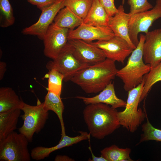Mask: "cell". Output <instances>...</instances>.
Here are the masks:
<instances>
[{
    "mask_svg": "<svg viewBox=\"0 0 161 161\" xmlns=\"http://www.w3.org/2000/svg\"><path fill=\"white\" fill-rule=\"evenodd\" d=\"M118 70L115 61L106 58L77 72L70 81L79 86L86 93H97L111 83Z\"/></svg>",
    "mask_w": 161,
    "mask_h": 161,
    "instance_id": "1",
    "label": "cell"
},
{
    "mask_svg": "<svg viewBox=\"0 0 161 161\" xmlns=\"http://www.w3.org/2000/svg\"><path fill=\"white\" fill-rule=\"evenodd\" d=\"M118 112L108 105L99 103L87 105L83 116L89 134L92 137L102 139L120 126Z\"/></svg>",
    "mask_w": 161,
    "mask_h": 161,
    "instance_id": "2",
    "label": "cell"
},
{
    "mask_svg": "<svg viewBox=\"0 0 161 161\" xmlns=\"http://www.w3.org/2000/svg\"><path fill=\"white\" fill-rule=\"evenodd\" d=\"M145 39V35L141 33L138 44L129 58L126 65L117 72L116 76L122 80L126 91L141 83L144 76L151 69L150 65L145 64L143 60V47Z\"/></svg>",
    "mask_w": 161,
    "mask_h": 161,
    "instance_id": "3",
    "label": "cell"
},
{
    "mask_svg": "<svg viewBox=\"0 0 161 161\" xmlns=\"http://www.w3.org/2000/svg\"><path fill=\"white\" fill-rule=\"evenodd\" d=\"M144 80L136 87L128 91V97L124 110L118 112L120 125L131 132L136 131L146 117V112L138 108L144 89Z\"/></svg>",
    "mask_w": 161,
    "mask_h": 161,
    "instance_id": "4",
    "label": "cell"
},
{
    "mask_svg": "<svg viewBox=\"0 0 161 161\" xmlns=\"http://www.w3.org/2000/svg\"><path fill=\"white\" fill-rule=\"evenodd\" d=\"M21 110L24 113L21 115L24 123L18 131L31 142L34 134L38 133L44 128L49 118L48 111L44 109L43 103L38 99L35 106L29 105L23 101Z\"/></svg>",
    "mask_w": 161,
    "mask_h": 161,
    "instance_id": "5",
    "label": "cell"
},
{
    "mask_svg": "<svg viewBox=\"0 0 161 161\" xmlns=\"http://www.w3.org/2000/svg\"><path fill=\"white\" fill-rule=\"evenodd\" d=\"M29 141L23 134L13 131L0 140V161H30Z\"/></svg>",
    "mask_w": 161,
    "mask_h": 161,
    "instance_id": "6",
    "label": "cell"
},
{
    "mask_svg": "<svg viewBox=\"0 0 161 161\" xmlns=\"http://www.w3.org/2000/svg\"><path fill=\"white\" fill-rule=\"evenodd\" d=\"M90 66L80 63L73 54L72 47L68 42L57 57L49 61L47 69H56L64 76V81L70 80L80 70Z\"/></svg>",
    "mask_w": 161,
    "mask_h": 161,
    "instance_id": "7",
    "label": "cell"
},
{
    "mask_svg": "<svg viewBox=\"0 0 161 161\" xmlns=\"http://www.w3.org/2000/svg\"><path fill=\"white\" fill-rule=\"evenodd\" d=\"M161 17V0H156V4L151 10L131 16L129 24L130 38L137 47L139 40L138 34H145L153 22Z\"/></svg>",
    "mask_w": 161,
    "mask_h": 161,
    "instance_id": "8",
    "label": "cell"
},
{
    "mask_svg": "<svg viewBox=\"0 0 161 161\" xmlns=\"http://www.w3.org/2000/svg\"><path fill=\"white\" fill-rule=\"evenodd\" d=\"M69 30L59 27L53 22L43 38L45 55L52 60L56 58L68 43Z\"/></svg>",
    "mask_w": 161,
    "mask_h": 161,
    "instance_id": "9",
    "label": "cell"
},
{
    "mask_svg": "<svg viewBox=\"0 0 161 161\" xmlns=\"http://www.w3.org/2000/svg\"><path fill=\"white\" fill-rule=\"evenodd\" d=\"M89 43L102 49L106 58L122 64L134 50L125 40L115 36L108 40Z\"/></svg>",
    "mask_w": 161,
    "mask_h": 161,
    "instance_id": "10",
    "label": "cell"
},
{
    "mask_svg": "<svg viewBox=\"0 0 161 161\" xmlns=\"http://www.w3.org/2000/svg\"><path fill=\"white\" fill-rule=\"evenodd\" d=\"M65 7L64 0H57L51 5L44 8L37 21L29 27L23 29L22 33L25 35L36 36L43 40L49 26L59 11Z\"/></svg>",
    "mask_w": 161,
    "mask_h": 161,
    "instance_id": "11",
    "label": "cell"
},
{
    "mask_svg": "<svg viewBox=\"0 0 161 161\" xmlns=\"http://www.w3.org/2000/svg\"><path fill=\"white\" fill-rule=\"evenodd\" d=\"M76 58L81 63L93 65L106 58L103 51L93 45L78 39L68 40Z\"/></svg>",
    "mask_w": 161,
    "mask_h": 161,
    "instance_id": "12",
    "label": "cell"
},
{
    "mask_svg": "<svg viewBox=\"0 0 161 161\" xmlns=\"http://www.w3.org/2000/svg\"><path fill=\"white\" fill-rule=\"evenodd\" d=\"M114 36L109 27L96 26L83 23L75 29L69 30L68 39H78L89 43L96 40H108Z\"/></svg>",
    "mask_w": 161,
    "mask_h": 161,
    "instance_id": "13",
    "label": "cell"
},
{
    "mask_svg": "<svg viewBox=\"0 0 161 161\" xmlns=\"http://www.w3.org/2000/svg\"><path fill=\"white\" fill-rule=\"evenodd\" d=\"M143 47V58L146 64L153 68L161 61V28L145 34Z\"/></svg>",
    "mask_w": 161,
    "mask_h": 161,
    "instance_id": "14",
    "label": "cell"
},
{
    "mask_svg": "<svg viewBox=\"0 0 161 161\" xmlns=\"http://www.w3.org/2000/svg\"><path fill=\"white\" fill-rule=\"evenodd\" d=\"M117 9V12L114 16H109L108 27L115 36L125 40L134 49L136 47L131 40L129 34V24L131 15L129 13L125 12L122 5H120Z\"/></svg>",
    "mask_w": 161,
    "mask_h": 161,
    "instance_id": "15",
    "label": "cell"
},
{
    "mask_svg": "<svg viewBox=\"0 0 161 161\" xmlns=\"http://www.w3.org/2000/svg\"><path fill=\"white\" fill-rule=\"evenodd\" d=\"M80 135L72 137L66 135L61 137L59 143L51 147L39 146L33 148L31 151V158L36 160H43L49 156L52 152L66 147L71 146L82 140H89L90 134L86 132L80 131Z\"/></svg>",
    "mask_w": 161,
    "mask_h": 161,
    "instance_id": "16",
    "label": "cell"
},
{
    "mask_svg": "<svg viewBox=\"0 0 161 161\" xmlns=\"http://www.w3.org/2000/svg\"><path fill=\"white\" fill-rule=\"evenodd\" d=\"M76 98L81 99L84 103L87 105L90 104L101 103L110 105L114 109L120 107H125L126 102L118 98L116 95L114 84L112 82L97 95L92 97L78 96Z\"/></svg>",
    "mask_w": 161,
    "mask_h": 161,
    "instance_id": "17",
    "label": "cell"
},
{
    "mask_svg": "<svg viewBox=\"0 0 161 161\" xmlns=\"http://www.w3.org/2000/svg\"><path fill=\"white\" fill-rule=\"evenodd\" d=\"M109 16L99 0H93L91 6L85 18L84 24L99 27H108Z\"/></svg>",
    "mask_w": 161,
    "mask_h": 161,
    "instance_id": "18",
    "label": "cell"
},
{
    "mask_svg": "<svg viewBox=\"0 0 161 161\" xmlns=\"http://www.w3.org/2000/svg\"><path fill=\"white\" fill-rule=\"evenodd\" d=\"M43 103V107L45 110L53 111L58 117L61 125V137L66 135L63 116L64 106L61 95L48 91Z\"/></svg>",
    "mask_w": 161,
    "mask_h": 161,
    "instance_id": "19",
    "label": "cell"
},
{
    "mask_svg": "<svg viewBox=\"0 0 161 161\" xmlns=\"http://www.w3.org/2000/svg\"><path fill=\"white\" fill-rule=\"evenodd\" d=\"M23 101L11 88H0V113L21 109Z\"/></svg>",
    "mask_w": 161,
    "mask_h": 161,
    "instance_id": "20",
    "label": "cell"
},
{
    "mask_svg": "<svg viewBox=\"0 0 161 161\" xmlns=\"http://www.w3.org/2000/svg\"><path fill=\"white\" fill-rule=\"evenodd\" d=\"M83 22V19L65 7L59 11L53 21L56 26L70 30L74 29Z\"/></svg>",
    "mask_w": 161,
    "mask_h": 161,
    "instance_id": "21",
    "label": "cell"
},
{
    "mask_svg": "<svg viewBox=\"0 0 161 161\" xmlns=\"http://www.w3.org/2000/svg\"><path fill=\"white\" fill-rule=\"evenodd\" d=\"M21 110L18 109L0 113V140L16 129Z\"/></svg>",
    "mask_w": 161,
    "mask_h": 161,
    "instance_id": "22",
    "label": "cell"
},
{
    "mask_svg": "<svg viewBox=\"0 0 161 161\" xmlns=\"http://www.w3.org/2000/svg\"><path fill=\"white\" fill-rule=\"evenodd\" d=\"M131 151L130 148H120L113 145L104 148L100 153L107 161H131L133 160L130 157Z\"/></svg>",
    "mask_w": 161,
    "mask_h": 161,
    "instance_id": "23",
    "label": "cell"
},
{
    "mask_svg": "<svg viewBox=\"0 0 161 161\" xmlns=\"http://www.w3.org/2000/svg\"><path fill=\"white\" fill-rule=\"evenodd\" d=\"M144 84L140 102L144 99L156 83L161 81V61L156 66L151 68L150 71L144 77Z\"/></svg>",
    "mask_w": 161,
    "mask_h": 161,
    "instance_id": "24",
    "label": "cell"
},
{
    "mask_svg": "<svg viewBox=\"0 0 161 161\" xmlns=\"http://www.w3.org/2000/svg\"><path fill=\"white\" fill-rule=\"evenodd\" d=\"M92 1L93 0H64V6L83 20L91 6Z\"/></svg>",
    "mask_w": 161,
    "mask_h": 161,
    "instance_id": "25",
    "label": "cell"
},
{
    "mask_svg": "<svg viewBox=\"0 0 161 161\" xmlns=\"http://www.w3.org/2000/svg\"><path fill=\"white\" fill-rule=\"evenodd\" d=\"M0 26L7 27L15 22L13 10L9 0H0Z\"/></svg>",
    "mask_w": 161,
    "mask_h": 161,
    "instance_id": "26",
    "label": "cell"
},
{
    "mask_svg": "<svg viewBox=\"0 0 161 161\" xmlns=\"http://www.w3.org/2000/svg\"><path fill=\"white\" fill-rule=\"evenodd\" d=\"M147 122L142 126L143 133L141 135L138 144L146 141L155 140L161 142V130L154 128L150 122L147 115Z\"/></svg>",
    "mask_w": 161,
    "mask_h": 161,
    "instance_id": "27",
    "label": "cell"
},
{
    "mask_svg": "<svg viewBox=\"0 0 161 161\" xmlns=\"http://www.w3.org/2000/svg\"><path fill=\"white\" fill-rule=\"evenodd\" d=\"M49 71L47 74L48 78V90L61 95L64 76L55 69H51Z\"/></svg>",
    "mask_w": 161,
    "mask_h": 161,
    "instance_id": "28",
    "label": "cell"
},
{
    "mask_svg": "<svg viewBox=\"0 0 161 161\" xmlns=\"http://www.w3.org/2000/svg\"><path fill=\"white\" fill-rule=\"evenodd\" d=\"M127 3L130 6L129 13L131 16L148 10L153 7L147 0H128Z\"/></svg>",
    "mask_w": 161,
    "mask_h": 161,
    "instance_id": "29",
    "label": "cell"
},
{
    "mask_svg": "<svg viewBox=\"0 0 161 161\" xmlns=\"http://www.w3.org/2000/svg\"><path fill=\"white\" fill-rule=\"evenodd\" d=\"M109 16H114L118 11L115 7L114 0H99Z\"/></svg>",
    "mask_w": 161,
    "mask_h": 161,
    "instance_id": "30",
    "label": "cell"
},
{
    "mask_svg": "<svg viewBox=\"0 0 161 161\" xmlns=\"http://www.w3.org/2000/svg\"><path fill=\"white\" fill-rule=\"evenodd\" d=\"M57 0H27L31 4L35 5L41 11L51 5Z\"/></svg>",
    "mask_w": 161,
    "mask_h": 161,
    "instance_id": "31",
    "label": "cell"
},
{
    "mask_svg": "<svg viewBox=\"0 0 161 161\" xmlns=\"http://www.w3.org/2000/svg\"><path fill=\"white\" fill-rule=\"evenodd\" d=\"M89 149L91 151L92 154V159L89 158L88 160V161H107V160L103 156L101 155L100 157H97L95 156L93 154L92 151L91 149L90 146L89 147Z\"/></svg>",
    "mask_w": 161,
    "mask_h": 161,
    "instance_id": "32",
    "label": "cell"
},
{
    "mask_svg": "<svg viewBox=\"0 0 161 161\" xmlns=\"http://www.w3.org/2000/svg\"><path fill=\"white\" fill-rule=\"evenodd\" d=\"M54 160L55 161H73L74 160L68 156L65 155H57L56 156Z\"/></svg>",
    "mask_w": 161,
    "mask_h": 161,
    "instance_id": "33",
    "label": "cell"
},
{
    "mask_svg": "<svg viewBox=\"0 0 161 161\" xmlns=\"http://www.w3.org/2000/svg\"><path fill=\"white\" fill-rule=\"evenodd\" d=\"M6 70V64L4 62H0V80H1L4 77Z\"/></svg>",
    "mask_w": 161,
    "mask_h": 161,
    "instance_id": "34",
    "label": "cell"
}]
</instances>
